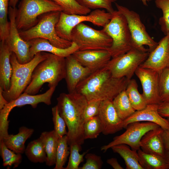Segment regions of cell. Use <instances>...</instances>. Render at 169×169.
<instances>
[{
    "mask_svg": "<svg viewBox=\"0 0 169 169\" xmlns=\"http://www.w3.org/2000/svg\"><path fill=\"white\" fill-rule=\"evenodd\" d=\"M71 41L78 46L79 50H107L111 46V38L102 29L97 30L83 23L73 29Z\"/></svg>",
    "mask_w": 169,
    "mask_h": 169,
    "instance_id": "9c48e42d",
    "label": "cell"
},
{
    "mask_svg": "<svg viewBox=\"0 0 169 169\" xmlns=\"http://www.w3.org/2000/svg\"><path fill=\"white\" fill-rule=\"evenodd\" d=\"M136 80L134 79L129 80L125 90L131 104L136 110H140L145 108L147 104L142 94H140Z\"/></svg>",
    "mask_w": 169,
    "mask_h": 169,
    "instance_id": "f546056e",
    "label": "cell"
},
{
    "mask_svg": "<svg viewBox=\"0 0 169 169\" xmlns=\"http://www.w3.org/2000/svg\"><path fill=\"white\" fill-rule=\"evenodd\" d=\"M107 162L114 169H123L119 163L117 159L115 158H111L108 159Z\"/></svg>",
    "mask_w": 169,
    "mask_h": 169,
    "instance_id": "f6af8a7d",
    "label": "cell"
},
{
    "mask_svg": "<svg viewBox=\"0 0 169 169\" xmlns=\"http://www.w3.org/2000/svg\"><path fill=\"white\" fill-rule=\"evenodd\" d=\"M12 52L6 42L1 41L0 46V87L8 90L10 86L12 68L10 57Z\"/></svg>",
    "mask_w": 169,
    "mask_h": 169,
    "instance_id": "603a6c76",
    "label": "cell"
},
{
    "mask_svg": "<svg viewBox=\"0 0 169 169\" xmlns=\"http://www.w3.org/2000/svg\"><path fill=\"white\" fill-rule=\"evenodd\" d=\"M149 51L133 48L127 53L111 58L106 67L115 78L131 79L137 68L147 59Z\"/></svg>",
    "mask_w": 169,
    "mask_h": 169,
    "instance_id": "8fae6325",
    "label": "cell"
},
{
    "mask_svg": "<svg viewBox=\"0 0 169 169\" xmlns=\"http://www.w3.org/2000/svg\"><path fill=\"white\" fill-rule=\"evenodd\" d=\"M167 120H168V121L169 122V117L167 118Z\"/></svg>",
    "mask_w": 169,
    "mask_h": 169,
    "instance_id": "f907efd6",
    "label": "cell"
},
{
    "mask_svg": "<svg viewBox=\"0 0 169 169\" xmlns=\"http://www.w3.org/2000/svg\"><path fill=\"white\" fill-rule=\"evenodd\" d=\"M162 137L166 151L169 150V129L163 130Z\"/></svg>",
    "mask_w": 169,
    "mask_h": 169,
    "instance_id": "ee69618b",
    "label": "cell"
},
{
    "mask_svg": "<svg viewBox=\"0 0 169 169\" xmlns=\"http://www.w3.org/2000/svg\"><path fill=\"white\" fill-rule=\"evenodd\" d=\"M101 101L96 100L88 101L84 112L85 122L98 115Z\"/></svg>",
    "mask_w": 169,
    "mask_h": 169,
    "instance_id": "b9f144b4",
    "label": "cell"
},
{
    "mask_svg": "<svg viewBox=\"0 0 169 169\" xmlns=\"http://www.w3.org/2000/svg\"><path fill=\"white\" fill-rule=\"evenodd\" d=\"M18 0H10L9 6L13 8H16V6Z\"/></svg>",
    "mask_w": 169,
    "mask_h": 169,
    "instance_id": "c3c4849f",
    "label": "cell"
},
{
    "mask_svg": "<svg viewBox=\"0 0 169 169\" xmlns=\"http://www.w3.org/2000/svg\"><path fill=\"white\" fill-rule=\"evenodd\" d=\"M113 152L119 154L123 159L126 169H143L139 162L137 151L131 150L128 145L121 144L111 148Z\"/></svg>",
    "mask_w": 169,
    "mask_h": 169,
    "instance_id": "484cf974",
    "label": "cell"
},
{
    "mask_svg": "<svg viewBox=\"0 0 169 169\" xmlns=\"http://www.w3.org/2000/svg\"><path fill=\"white\" fill-rule=\"evenodd\" d=\"M84 131L85 140L96 138L102 133V126L98 115L85 121Z\"/></svg>",
    "mask_w": 169,
    "mask_h": 169,
    "instance_id": "e575fe53",
    "label": "cell"
},
{
    "mask_svg": "<svg viewBox=\"0 0 169 169\" xmlns=\"http://www.w3.org/2000/svg\"><path fill=\"white\" fill-rule=\"evenodd\" d=\"M135 74L141 82L143 89L142 94L147 105L161 103L159 93V74L153 69L140 66Z\"/></svg>",
    "mask_w": 169,
    "mask_h": 169,
    "instance_id": "9a60e30c",
    "label": "cell"
},
{
    "mask_svg": "<svg viewBox=\"0 0 169 169\" xmlns=\"http://www.w3.org/2000/svg\"><path fill=\"white\" fill-rule=\"evenodd\" d=\"M52 113L54 130L57 135L59 138L67 135L66 124L64 119L60 115L57 105L52 108Z\"/></svg>",
    "mask_w": 169,
    "mask_h": 169,
    "instance_id": "ab89813d",
    "label": "cell"
},
{
    "mask_svg": "<svg viewBox=\"0 0 169 169\" xmlns=\"http://www.w3.org/2000/svg\"><path fill=\"white\" fill-rule=\"evenodd\" d=\"M163 130L159 126L147 132L140 141V149L145 152L164 157L166 151L162 135Z\"/></svg>",
    "mask_w": 169,
    "mask_h": 169,
    "instance_id": "7402d4cb",
    "label": "cell"
},
{
    "mask_svg": "<svg viewBox=\"0 0 169 169\" xmlns=\"http://www.w3.org/2000/svg\"><path fill=\"white\" fill-rule=\"evenodd\" d=\"M65 79L69 93L75 91L78 85L93 72L81 64L72 54L65 58Z\"/></svg>",
    "mask_w": 169,
    "mask_h": 169,
    "instance_id": "d6986e66",
    "label": "cell"
},
{
    "mask_svg": "<svg viewBox=\"0 0 169 169\" xmlns=\"http://www.w3.org/2000/svg\"><path fill=\"white\" fill-rule=\"evenodd\" d=\"M72 55L81 64L93 72L105 67L112 58L107 50H78Z\"/></svg>",
    "mask_w": 169,
    "mask_h": 169,
    "instance_id": "ac0fdd59",
    "label": "cell"
},
{
    "mask_svg": "<svg viewBox=\"0 0 169 169\" xmlns=\"http://www.w3.org/2000/svg\"><path fill=\"white\" fill-rule=\"evenodd\" d=\"M39 137L43 143L47 155L46 165L49 166L55 165L59 137L54 130L49 131L43 132Z\"/></svg>",
    "mask_w": 169,
    "mask_h": 169,
    "instance_id": "d4e9b609",
    "label": "cell"
},
{
    "mask_svg": "<svg viewBox=\"0 0 169 169\" xmlns=\"http://www.w3.org/2000/svg\"><path fill=\"white\" fill-rule=\"evenodd\" d=\"M30 48V55L32 59L37 53L48 52L55 55L66 58L79 50L77 45L72 42L70 47L66 48H60L55 46L47 39L36 38L28 41Z\"/></svg>",
    "mask_w": 169,
    "mask_h": 169,
    "instance_id": "44dd1931",
    "label": "cell"
},
{
    "mask_svg": "<svg viewBox=\"0 0 169 169\" xmlns=\"http://www.w3.org/2000/svg\"><path fill=\"white\" fill-rule=\"evenodd\" d=\"M112 102L119 117L123 120L136 111L132 106L125 90L118 94L113 99Z\"/></svg>",
    "mask_w": 169,
    "mask_h": 169,
    "instance_id": "f1b7e54d",
    "label": "cell"
},
{
    "mask_svg": "<svg viewBox=\"0 0 169 169\" xmlns=\"http://www.w3.org/2000/svg\"><path fill=\"white\" fill-rule=\"evenodd\" d=\"M59 5L63 12L69 14L87 15L91 9L80 4L76 0H51Z\"/></svg>",
    "mask_w": 169,
    "mask_h": 169,
    "instance_id": "1f68e13d",
    "label": "cell"
},
{
    "mask_svg": "<svg viewBox=\"0 0 169 169\" xmlns=\"http://www.w3.org/2000/svg\"><path fill=\"white\" fill-rule=\"evenodd\" d=\"M68 137L67 135L59 137L56 155V161L54 169H64V165L68 157L70 154L68 147Z\"/></svg>",
    "mask_w": 169,
    "mask_h": 169,
    "instance_id": "d6a6232c",
    "label": "cell"
},
{
    "mask_svg": "<svg viewBox=\"0 0 169 169\" xmlns=\"http://www.w3.org/2000/svg\"><path fill=\"white\" fill-rule=\"evenodd\" d=\"M158 104L148 105L142 110L136 111L123 121V128L130 123L135 122H149L156 123L163 129H169V122L161 116L158 112Z\"/></svg>",
    "mask_w": 169,
    "mask_h": 169,
    "instance_id": "ffe728a7",
    "label": "cell"
},
{
    "mask_svg": "<svg viewBox=\"0 0 169 169\" xmlns=\"http://www.w3.org/2000/svg\"><path fill=\"white\" fill-rule=\"evenodd\" d=\"M140 66L153 69L159 74L169 67V32L158 42Z\"/></svg>",
    "mask_w": 169,
    "mask_h": 169,
    "instance_id": "2e32d148",
    "label": "cell"
},
{
    "mask_svg": "<svg viewBox=\"0 0 169 169\" xmlns=\"http://www.w3.org/2000/svg\"><path fill=\"white\" fill-rule=\"evenodd\" d=\"M65 77V58L49 53L48 57L34 69L30 82L24 92L35 95L46 83L49 88L56 87Z\"/></svg>",
    "mask_w": 169,
    "mask_h": 169,
    "instance_id": "3957f363",
    "label": "cell"
},
{
    "mask_svg": "<svg viewBox=\"0 0 169 169\" xmlns=\"http://www.w3.org/2000/svg\"><path fill=\"white\" fill-rule=\"evenodd\" d=\"M98 116L102 126V133L105 135L115 133L123 128V120L117 114L112 100L101 101Z\"/></svg>",
    "mask_w": 169,
    "mask_h": 169,
    "instance_id": "e0dca14e",
    "label": "cell"
},
{
    "mask_svg": "<svg viewBox=\"0 0 169 169\" xmlns=\"http://www.w3.org/2000/svg\"><path fill=\"white\" fill-rule=\"evenodd\" d=\"M70 156L67 166L65 169H79V166L83 162L84 157L89 150L80 154L81 145L74 144L70 146Z\"/></svg>",
    "mask_w": 169,
    "mask_h": 169,
    "instance_id": "d590c367",
    "label": "cell"
},
{
    "mask_svg": "<svg viewBox=\"0 0 169 169\" xmlns=\"http://www.w3.org/2000/svg\"><path fill=\"white\" fill-rule=\"evenodd\" d=\"M129 80L125 77H114L105 66L93 72L81 81L75 91L83 95L87 101L113 100L120 93L125 90Z\"/></svg>",
    "mask_w": 169,
    "mask_h": 169,
    "instance_id": "6da1fadb",
    "label": "cell"
},
{
    "mask_svg": "<svg viewBox=\"0 0 169 169\" xmlns=\"http://www.w3.org/2000/svg\"><path fill=\"white\" fill-rule=\"evenodd\" d=\"M155 2L156 7L162 12L159 23L161 31L166 35L169 32V0H155Z\"/></svg>",
    "mask_w": 169,
    "mask_h": 169,
    "instance_id": "8d00e7d4",
    "label": "cell"
},
{
    "mask_svg": "<svg viewBox=\"0 0 169 169\" xmlns=\"http://www.w3.org/2000/svg\"><path fill=\"white\" fill-rule=\"evenodd\" d=\"M34 130L32 128L22 126L16 135H9L0 140L2 141L9 149L17 153L22 154L26 149L25 143L32 135Z\"/></svg>",
    "mask_w": 169,
    "mask_h": 169,
    "instance_id": "cb8c5ba5",
    "label": "cell"
},
{
    "mask_svg": "<svg viewBox=\"0 0 169 169\" xmlns=\"http://www.w3.org/2000/svg\"><path fill=\"white\" fill-rule=\"evenodd\" d=\"M80 4L90 9H104L112 13L114 10L113 3L117 0H76Z\"/></svg>",
    "mask_w": 169,
    "mask_h": 169,
    "instance_id": "74e56055",
    "label": "cell"
},
{
    "mask_svg": "<svg viewBox=\"0 0 169 169\" xmlns=\"http://www.w3.org/2000/svg\"><path fill=\"white\" fill-rule=\"evenodd\" d=\"M159 93L161 102H169V67L159 73Z\"/></svg>",
    "mask_w": 169,
    "mask_h": 169,
    "instance_id": "f35d334b",
    "label": "cell"
},
{
    "mask_svg": "<svg viewBox=\"0 0 169 169\" xmlns=\"http://www.w3.org/2000/svg\"><path fill=\"white\" fill-rule=\"evenodd\" d=\"M24 152L28 159L32 162L42 163L46 161V154L40 137L29 142Z\"/></svg>",
    "mask_w": 169,
    "mask_h": 169,
    "instance_id": "83f0119b",
    "label": "cell"
},
{
    "mask_svg": "<svg viewBox=\"0 0 169 169\" xmlns=\"http://www.w3.org/2000/svg\"><path fill=\"white\" fill-rule=\"evenodd\" d=\"M139 162L143 169H168L164 157L146 153L141 149L137 151Z\"/></svg>",
    "mask_w": 169,
    "mask_h": 169,
    "instance_id": "4316f807",
    "label": "cell"
},
{
    "mask_svg": "<svg viewBox=\"0 0 169 169\" xmlns=\"http://www.w3.org/2000/svg\"><path fill=\"white\" fill-rule=\"evenodd\" d=\"M164 158L166 164L169 168V150L165 151Z\"/></svg>",
    "mask_w": 169,
    "mask_h": 169,
    "instance_id": "7dc6e473",
    "label": "cell"
},
{
    "mask_svg": "<svg viewBox=\"0 0 169 169\" xmlns=\"http://www.w3.org/2000/svg\"><path fill=\"white\" fill-rule=\"evenodd\" d=\"M63 11L61 7L51 0H22L16 11L17 28L19 31L28 29L37 24L41 15Z\"/></svg>",
    "mask_w": 169,
    "mask_h": 169,
    "instance_id": "52a82bcc",
    "label": "cell"
},
{
    "mask_svg": "<svg viewBox=\"0 0 169 169\" xmlns=\"http://www.w3.org/2000/svg\"><path fill=\"white\" fill-rule=\"evenodd\" d=\"M60 12H51L42 15L34 26L28 29L19 31L20 36L26 41L41 38L48 40L51 44L59 48L70 47L72 42L61 38L56 30V26L59 20Z\"/></svg>",
    "mask_w": 169,
    "mask_h": 169,
    "instance_id": "5b68a950",
    "label": "cell"
},
{
    "mask_svg": "<svg viewBox=\"0 0 169 169\" xmlns=\"http://www.w3.org/2000/svg\"><path fill=\"white\" fill-rule=\"evenodd\" d=\"M118 11L125 17L131 34L134 47L140 50L149 52L157 46L155 41L147 32L139 15L124 6L115 3Z\"/></svg>",
    "mask_w": 169,
    "mask_h": 169,
    "instance_id": "30bf717a",
    "label": "cell"
},
{
    "mask_svg": "<svg viewBox=\"0 0 169 169\" xmlns=\"http://www.w3.org/2000/svg\"><path fill=\"white\" fill-rule=\"evenodd\" d=\"M0 149L3 166L13 165L15 168L18 166L22 160L21 154L16 153L8 148L2 141H0Z\"/></svg>",
    "mask_w": 169,
    "mask_h": 169,
    "instance_id": "836d02e7",
    "label": "cell"
},
{
    "mask_svg": "<svg viewBox=\"0 0 169 169\" xmlns=\"http://www.w3.org/2000/svg\"><path fill=\"white\" fill-rule=\"evenodd\" d=\"M143 4L145 6H147L148 3L151 1L152 0H141Z\"/></svg>",
    "mask_w": 169,
    "mask_h": 169,
    "instance_id": "681fc988",
    "label": "cell"
},
{
    "mask_svg": "<svg viewBox=\"0 0 169 169\" xmlns=\"http://www.w3.org/2000/svg\"><path fill=\"white\" fill-rule=\"evenodd\" d=\"M59 111L64 120L68 131V144L80 145L84 142V112L88 101L82 95L75 91L63 93L57 99Z\"/></svg>",
    "mask_w": 169,
    "mask_h": 169,
    "instance_id": "7a4b0ae2",
    "label": "cell"
},
{
    "mask_svg": "<svg viewBox=\"0 0 169 169\" xmlns=\"http://www.w3.org/2000/svg\"><path fill=\"white\" fill-rule=\"evenodd\" d=\"M10 0H0V38L1 41L7 40L10 30L8 20Z\"/></svg>",
    "mask_w": 169,
    "mask_h": 169,
    "instance_id": "4dcf8cb0",
    "label": "cell"
},
{
    "mask_svg": "<svg viewBox=\"0 0 169 169\" xmlns=\"http://www.w3.org/2000/svg\"><path fill=\"white\" fill-rule=\"evenodd\" d=\"M49 53L40 52L37 53L29 62L24 64L20 63L16 56L12 53L10 57L12 68L10 86L7 91H3V95L9 102L17 98L30 83L33 72L36 66L46 59Z\"/></svg>",
    "mask_w": 169,
    "mask_h": 169,
    "instance_id": "277c9868",
    "label": "cell"
},
{
    "mask_svg": "<svg viewBox=\"0 0 169 169\" xmlns=\"http://www.w3.org/2000/svg\"><path fill=\"white\" fill-rule=\"evenodd\" d=\"M3 90L0 87V110H2L8 102L7 101L3 95Z\"/></svg>",
    "mask_w": 169,
    "mask_h": 169,
    "instance_id": "bcb514c9",
    "label": "cell"
},
{
    "mask_svg": "<svg viewBox=\"0 0 169 169\" xmlns=\"http://www.w3.org/2000/svg\"><path fill=\"white\" fill-rule=\"evenodd\" d=\"M159 126L156 123L149 122L131 123L128 125L124 132L114 137L112 141L102 146L101 150L105 152L113 146L124 144L130 146L132 150L137 151L140 149V141L144 134Z\"/></svg>",
    "mask_w": 169,
    "mask_h": 169,
    "instance_id": "4fadbf2b",
    "label": "cell"
},
{
    "mask_svg": "<svg viewBox=\"0 0 169 169\" xmlns=\"http://www.w3.org/2000/svg\"><path fill=\"white\" fill-rule=\"evenodd\" d=\"M102 29L112 40V45L108 50L112 58L121 55L134 48L126 19L117 10L112 13L110 21Z\"/></svg>",
    "mask_w": 169,
    "mask_h": 169,
    "instance_id": "8992f818",
    "label": "cell"
},
{
    "mask_svg": "<svg viewBox=\"0 0 169 169\" xmlns=\"http://www.w3.org/2000/svg\"><path fill=\"white\" fill-rule=\"evenodd\" d=\"M86 162L79 169H100L103 162L100 156L95 154L87 153L85 155Z\"/></svg>",
    "mask_w": 169,
    "mask_h": 169,
    "instance_id": "60d3db41",
    "label": "cell"
},
{
    "mask_svg": "<svg viewBox=\"0 0 169 169\" xmlns=\"http://www.w3.org/2000/svg\"><path fill=\"white\" fill-rule=\"evenodd\" d=\"M158 112L163 118L169 117V102H161L158 104Z\"/></svg>",
    "mask_w": 169,
    "mask_h": 169,
    "instance_id": "7bdbcfd3",
    "label": "cell"
},
{
    "mask_svg": "<svg viewBox=\"0 0 169 169\" xmlns=\"http://www.w3.org/2000/svg\"><path fill=\"white\" fill-rule=\"evenodd\" d=\"M55 88L56 87L50 88L45 93L38 95H29L24 92L17 98L7 103L0 110V138L2 139L9 135L8 117L14 108L28 105L35 108L41 103L50 105L51 104V98Z\"/></svg>",
    "mask_w": 169,
    "mask_h": 169,
    "instance_id": "7c38bea8",
    "label": "cell"
},
{
    "mask_svg": "<svg viewBox=\"0 0 169 169\" xmlns=\"http://www.w3.org/2000/svg\"><path fill=\"white\" fill-rule=\"evenodd\" d=\"M17 9L9 6L8 17L10 22L9 35L6 42L10 50L15 54L18 62L26 63L32 59L30 55V45L28 41L20 36L16 22Z\"/></svg>",
    "mask_w": 169,
    "mask_h": 169,
    "instance_id": "5bb4252c",
    "label": "cell"
},
{
    "mask_svg": "<svg viewBox=\"0 0 169 169\" xmlns=\"http://www.w3.org/2000/svg\"><path fill=\"white\" fill-rule=\"evenodd\" d=\"M111 17V13L100 9L94 10L88 15H85L69 14L62 11L55 29L59 37L71 41L72 31L77 25L84 22H89L98 27H103Z\"/></svg>",
    "mask_w": 169,
    "mask_h": 169,
    "instance_id": "ba28073f",
    "label": "cell"
}]
</instances>
